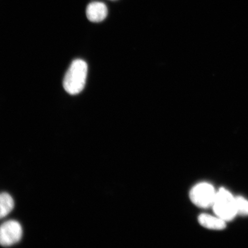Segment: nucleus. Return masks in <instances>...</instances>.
I'll use <instances>...</instances> for the list:
<instances>
[{
    "instance_id": "nucleus-3",
    "label": "nucleus",
    "mask_w": 248,
    "mask_h": 248,
    "mask_svg": "<svg viewBox=\"0 0 248 248\" xmlns=\"http://www.w3.org/2000/svg\"><path fill=\"white\" fill-rule=\"evenodd\" d=\"M217 192L212 185L208 183H201L191 189L190 200L195 205L202 208L213 206Z\"/></svg>"
},
{
    "instance_id": "nucleus-9",
    "label": "nucleus",
    "mask_w": 248,
    "mask_h": 248,
    "mask_svg": "<svg viewBox=\"0 0 248 248\" xmlns=\"http://www.w3.org/2000/svg\"><path fill=\"white\" fill-rule=\"evenodd\" d=\"M111 1H117V0H111Z\"/></svg>"
},
{
    "instance_id": "nucleus-5",
    "label": "nucleus",
    "mask_w": 248,
    "mask_h": 248,
    "mask_svg": "<svg viewBox=\"0 0 248 248\" xmlns=\"http://www.w3.org/2000/svg\"><path fill=\"white\" fill-rule=\"evenodd\" d=\"M108 10L104 2L94 1L87 7L86 14L88 19L93 23H100L107 18Z\"/></svg>"
},
{
    "instance_id": "nucleus-4",
    "label": "nucleus",
    "mask_w": 248,
    "mask_h": 248,
    "mask_svg": "<svg viewBox=\"0 0 248 248\" xmlns=\"http://www.w3.org/2000/svg\"><path fill=\"white\" fill-rule=\"evenodd\" d=\"M22 236L23 229L18 222L10 220L0 225V246H14L21 240Z\"/></svg>"
},
{
    "instance_id": "nucleus-7",
    "label": "nucleus",
    "mask_w": 248,
    "mask_h": 248,
    "mask_svg": "<svg viewBox=\"0 0 248 248\" xmlns=\"http://www.w3.org/2000/svg\"><path fill=\"white\" fill-rule=\"evenodd\" d=\"M15 206L13 198L8 193L0 194V219L7 217Z\"/></svg>"
},
{
    "instance_id": "nucleus-1",
    "label": "nucleus",
    "mask_w": 248,
    "mask_h": 248,
    "mask_svg": "<svg viewBox=\"0 0 248 248\" xmlns=\"http://www.w3.org/2000/svg\"><path fill=\"white\" fill-rule=\"evenodd\" d=\"M86 62L76 60L71 63L63 79V88L70 95H77L84 89L88 76Z\"/></svg>"
},
{
    "instance_id": "nucleus-2",
    "label": "nucleus",
    "mask_w": 248,
    "mask_h": 248,
    "mask_svg": "<svg viewBox=\"0 0 248 248\" xmlns=\"http://www.w3.org/2000/svg\"><path fill=\"white\" fill-rule=\"evenodd\" d=\"M213 207L217 217L225 221H231L237 215L235 198L224 188H220L217 192Z\"/></svg>"
},
{
    "instance_id": "nucleus-6",
    "label": "nucleus",
    "mask_w": 248,
    "mask_h": 248,
    "mask_svg": "<svg viewBox=\"0 0 248 248\" xmlns=\"http://www.w3.org/2000/svg\"><path fill=\"white\" fill-rule=\"evenodd\" d=\"M198 222L203 227L213 230H222L226 227L224 220L206 214L201 215L198 217Z\"/></svg>"
},
{
    "instance_id": "nucleus-8",
    "label": "nucleus",
    "mask_w": 248,
    "mask_h": 248,
    "mask_svg": "<svg viewBox=\"0 0 248 248\" xmlns=\"http://www.w3.org/2000/svg\"><path fill=\"white\" fill-rule=\"evenodd\" d=\"M235 208L237 215L248 216V201L241 197L235 198Z\"/></svg>"
}]
</instances>
